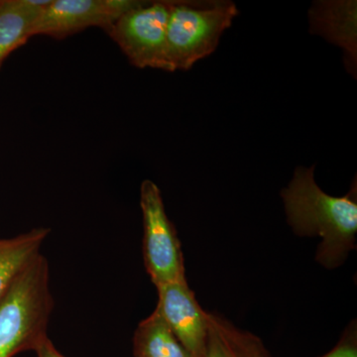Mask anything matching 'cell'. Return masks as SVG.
Instances as JSON below:
<instances>
[{
	"mask_svg": "<svg viewBox=\"0 0 357 357\" xmlns=\"http://www.w3.org/2000/svg\"><path fill=\"white\" fill-rule=\"evenodd\" d=\"M314 166L299 167L292 181L281 192L288 222L299 236L323 238L317 261L333 269L344 262L356 248L357 232L356 180L344 197L321 191L314 177Z\"/></svg>",
	"mask_w": 357,
	"mask_h": 357,
	"instance_id": "cell-1",
	"label": "cell"
},
{
	"mask_svg": "<svg viewBox=\"0 0 357 357\" xmlns=\"http://www.w3.org/2000/svg\"><path fill=\"white\" fill-rule=\"evenodd\" d=\"M54 309L48 260L39 253L0 299V357L36 349L48 337Z\"/></svg>",
	"mask_w": 357,
	"mask_h": 357,
	"instance_id": "cell-2",
	"label": "cell"
},
{
	"mask_svg": "<svg viewBox=\"0 0 357 357\" xmlns=\"http://www.w3.org/2000/svg\"><path fill=\"white\" fill-rule=\"evenodd\" d=\"M237 14L236 4L229 0L171 1L167 27L170 72L190 70L213 54Z\"/></svg>",
	"mask_w": 357,
	"mask_h": 357,
	"instance_id": "cell-3",
	"label": "cell"
},
{
	"mask_svg": "<svg viewBox=\"0 0 357 357\" xmlns=\"http://www.w3.org/2000/svg\"><path fill=\"white\" fill-rule=\"evenodd\" d=\"M145 267L156 288L187 280L181 241L167 215L158 185L143 181L140 188Z\"/></svg>",
	"mask_w": 357,
	"mask_h": 357,
	"instance_id": "cell-4",
	"label": "cell"
},
{
	"mask_svg": "<svg viewBox=\"0 0 357 357\" xmlns=\"http://www.w3.org/2000/svg\"><path fill=\"white\" fill-rule=\"evenodd\" d=\"M171 1H144L115 21L107 30L136 68L170 72L167 61V27Z\"/></svg>",
	"mask_w": 357,
	"mask_h": 357,
	"instance_id": "cell-5",
	"label": "cell"
},
{
	"mask_svg": "<svg viewBox=\"0 0 357 357\" xmlns=\"http://www.w3.org/2000/svg\"><path fill=\"white\" fill-rule=\"evenodd\" d=\"M144 1L136 0H51L33 28L32 36L64 38L86 28L107 31L115 21Z\"/></svg>",
	"mask_w": 357,
	"mask_h": 357,
	"instance_id": "cell-6",
	"label": "cell"
},
{
	"mask_svg": "<svg viewBox=\"0 0 357 357\" xmlns=\"http://www.w3.org/2000/svg\"><path fill=\"white\" fill-rule=\"evenodd\" d=\"M158 312L178 342L194 357H204L208 338V312L199 306L187 280L157 288Z\"/></svg>",
	"mask_w": 357,
	"mask_h": 357,
	"instance_id": "cell-7",
	"label": "cell"
},
{
	"mask_svg": "<svg viewBox=\"0 0 357 357\" xmlns=\"http://www.w3.org/2000/svg\"><path fill=\"white\" fill-rule=\"evenodd\" d=\"M312 32L321 35L345 51V61L356 70V1H319L310 11Z\"/></svg>",
	"mask_w": 357,
	"mask_h": 357,
	"instance_id": "cell-8",
	"label": "cell"
},
{
	"mask_svg": "<svg viewBox=\"0 0 357 357\" xmlns=\"http://www.w3.org/2000/svg\"><path fill=\"white\" fill-rule=\"evenodd\" d=\"M51 0L0 1V64L32 36L33 28Z\"/></svg>",
	"mask_w": 357,
	"mask_h": 357,
	"instance_id": "cell-9",
	"label": "cell"
},
{
	"mask_svg": "<svg viewBox=\"0 0 357 357\" xmlns=\"http://www.w3.org/2000/svg\"><path fill=\"white\" fill-rule=\"evenodd\" d=\"M204 357H270L262 340L229 321L208 312V338Z\"/></svg>",
	"mask_w": 357,
	"mask_h": 357,
	"instance_id": "cell-10",
	"label": "cell"
},
{
	"mask_svg": "<svg viewBox=\"0 0 357 357\" xmlns=\"http://www.w3.org/2000/svg\"><path fill=\"white\" fill-rule=\"evenodd\" d=\"M50 232L48 227H36L11 238L0 239V299L23 268L41 253Z\"/></svg>",
	"mask_w": 357,
	"mask_h": 357,
	"instance_id": "cell-11",
	"label": "cell"
},
{
	"mask_svg": "<svg viewBox=\"0 0 357 357\" xmlns=\"http://www.w3.org/2000/svg\"><path fill=\"white\" fill-rule=\"evenodd\" d=\"M133 352L135 357H194L156 311L143 319L136 328Z\"/></svg>",
	"mask_w": 357,
	"mask_h": 357,
	"instance_id": "cell-12",
	"label": "cell"
},
{
	"mask_svg": "<svg viewBox=\"0 0 357 357\" xmlns=\"http://www.w3.org/2000/svg\"><path fill=\"white\" fill-rule=\"evenodd\" d=\"M321 357H357L356 324L351 323L335 349Z\"/></svg>",
	"mask_w": 357,
	"mask_h": 357,
	"instance_id": "cell-13",
	"label": "cell"
},
{
	"mask_svg": "<svg viewBox=\"0 0 357 357\" xmlns=\"http://www.w3.org/2000/svg\"><path fill=\"white\" fill-rule=\"evenodd\" d=\"M37 357H66L56 349L50 338L46 337L34 351Z\"/></svg>",
	"mask_w": 357,
	"mask_h": 357,
	"instance_id": "cell-14",
	"label": "cell"
}]
</instances>
